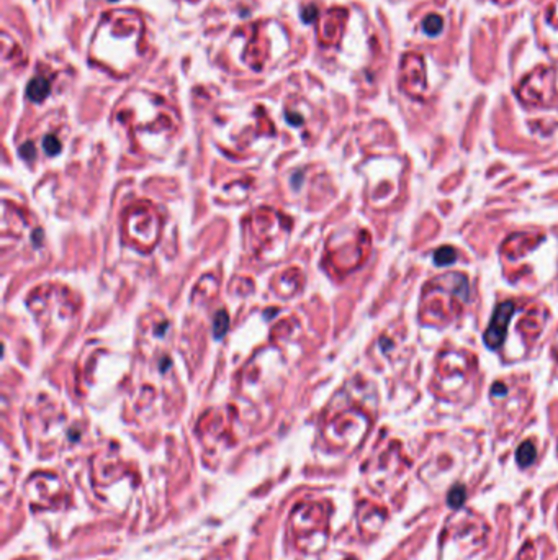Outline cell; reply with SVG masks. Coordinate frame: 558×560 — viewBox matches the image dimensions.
<instances>
[{"label":"cell","mask_w":558,"mask_h":560,"mask_svg":"<svg viewBox=\"0 0 558 560\" xmlns=\"http://www.w3.org/2000/svg\"><path fill=\"white\" fill-rule=\"evenodd\" d=\"M468 279L462 272H445L422 288L419 318L431 326H447L455 321L468 301Z\"/></svg>","instance_id":"obj_1"},{"label":"cell","mask_w":558,"mask_h":560,"mask_svg":"<svg viewBox=\"0 0 558 560\" xmlns=\"http://www.w3.org/2000/svg\"><path fill=\"white\" fill-rule=\"evenodd\" d=\"M476 375V359L466 351H444L439 356L434 388L449 400H459L471 387Z\"/></svg>","instance_id":"obj_2"},{"label":"cell","mask_w":558,"mask_h":560,"mask_svg":"<svg viewBox=\"0 0 558 560\" xmlns=\"http://www.w3.org/2000/svg\"><path fill=\"white\" fill-rule=\"evenodd\" d=\"M514 310L516 306L512 301H504V303L496 306L491 321H489V326L484 331V343H486L489 349H498L503 344L507 333V326H509L511 318L514 315Z\"/></svg>","instance_id":"obj_3"},{"label":"cell","mask_w":558,"mask_h":560,"mask_svg":"<svg viewBox=\"0 0 558 560\" xmlns=\"http://www.w3.org/2000/svg\"><path fill=\"white\" fill-rule=\"evenodd\" d=\"M542 239H544V234H540V233H534V231L514 233L504 241L501 251H503V254H506L509 259H519V257L526 256L529 251L537 248V246L542 243Z\"/></svg>","instance_id":"obj_4"},{"label":"cell","mask_w":558,"mask_h":560,"mask_svg":"<svg viewBox=\"0 0 558 560\" xmlns=\"http://www.w3.org/2000/svg\"><path fill=\"white\" fill-rule=\"evenodd\" d=\"M547 323V310L542 305H534L527 308L519 321V331L527 343H532L540 336Z\"/></svg>","instance_id":"obj_5"},{"label":"cell","mask_w":558,"mask_h":560,"mask_svg":"<svg viewBox=\"0 0 558 560\" xmlns=\"http://www.w3.org/2000/svg\"><path fill=\"white\" fill-rule=\"evenodd\" d=\"M535 457H537V449H535L534 442L531 441L522 442L519 446V449H517V462H519V466L529 467L535 461Z\"/></svg>","instance_id":"obj_6"},{"label":"cell","mask_w":558,"mask_h":560,"mask_svg":"<svg viewBox=\"0 0 558 560\" xmlns=\"http://www.w3.org/2000/svg\"><path fill=\"white\" fill-rule=\"evenodd\" d=\"M49 93V84L48 81L41 79V77H38V79H33L30 82V86H28V97L31 100H43L46 95Z\"/></svg>","instance_id":"obj_7"},{"label":"cell","mask_w":558,"mask_h":560,"mask_svg":"<svg viewBox=\"0 0 558 560\" xmlns=\"http://www.w3.org/2000/svg\"><path fill=\"white\" fill-rule=\"evenodd\" d=\"M457 259V251L454 248H450V246H442L441 249L436 251V254H434V262H436L437 266H449L455 262Z\"/></svg>","instance_id":"obj_8"},{"label":"cell","mask_w":558,"mask_h":560,"mask_svg":"<svg viewBox=\"0 0 558 560\" xmlns=\"http://www.w3.org/2000/svg\"><path fill=\"white\" fill-rule=\"evenodd\" d=\"M422 26H424V31L429 36H437L442 31L444 21L439 15H427L424 21H422Z\"/></svg>","instance_id":"obj_9"},{"label":"cell","mask_w":558,"mask_h":560,"mask_svg":"<svg viewBox=\"0 0 558 560\" xmlns=\"http://www.w3.org/2000/svg\"><path fill=\"white\" fill-rule=\"evenodd\" d=\"M464 501H465V488L462 485L454 486L449 493V505L452 508H459V506H462V503Z\"/></svg>","instance_id":"obj_10"},{"label":"cell","mask_w":558,"mask_h":560,"mask_svg":"<svg viewBox=\"0 0 558 560\" xmlns=\"http://www.w3.org/2000/svg\"><path fill=\"white\" fill-rule=\"evenodd\" d=\"M44 149H46L48 154H58L61 149V143L54 136H48L44 139Z\"/></svg>","instance_id":"obj_11"},{"label":"cell","mask_w":558,"mask_h":560,"mask_svg":"<svg viewBox=\"0 0 558 560\" xmlns=\"http://www.w3.org/2000/svg\"><path fill=\"white\" fill-rule=\"evenodd\" d=\"M555 352L558 354V336H557V339H555Z\"/></svg>","instance_id":"obj_12"}]
</instances>
